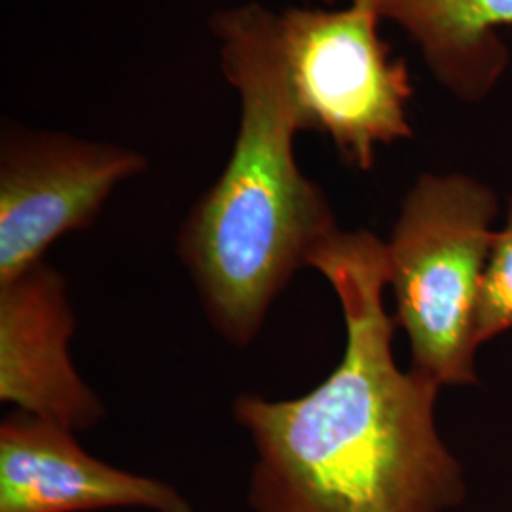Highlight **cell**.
<instances>
[{
  "instance_id": "6da1fadb",
  "label": "cell",
  "mask_w": 512,
  "mask_h": 512,
  "mask_svg": "<svg viewBox=\"0 0 512 512\" xmlns=\"http://www.w3.org/2000/svg\"><path fill=\"white\" fill-rule=\"evenodd\" d=\"M336 294L346 346L311 391L272 401L241 393L232 416L253 446V512H450L463 467L437 425L440 385L395 361L385 310V243L336 230L311 256Z\"/></svg>"
},
{
  "instance_id": "7a4b0ae2",
  "label": "cell",
  "mask_w": 512,
  "mask_h": 512,
  "mask_svg": "<svg viewBox=\"0 0 512 512\" xmlns=\"http://www.w3.org/2000/svg\"><path fill=\"white\" fill-rule=\"evenodd\" d=\"M224 76L241 103L219 179L183 220L177 255L222 340L247 348L277 296L338 230L329 198L294 156L302 131L279 44L277 14L258 2L215 14Z\"/></svg>"
},
{
  "instance_id": "3957f363",
  "label": "cell",
  "mask_w": 512,
  "mask_h": 512,
  "mask_svg": "<svg viewBox=\"0 0 512 512\" xmlns=\"http://www.w3.org/2000/svg\"><path fill=\"white\" fill-rule=\"evenodd\" d=\"M497 200L463 175H421L385 241L395 325L410 368L440 387L475 384L476 321L492 255Z\"/></svg>"
},
{
  "instance_id": "9c48e42d",
  "label": "cell",
  "mask_w": 512,
  "mask_h": 512,
  "mask_svg": "<svg viewBox=\"0 0 512 512\" xmlns=\"http://www.w3.org/2000/svg\"><path fill=\"white\" fill-rule=\"evenodd\" d=\"M512 329V203L505 226L495 232L482 283L476 340L478 346Z\"/></svg>"
},
{
  "instance_id": "30bf717a",
  "label": "cell",
  "mask_w": 512,
  "mask_h": 512,
  "mask_svg": "<svg viewBox=\"0 0 512 512\" xmlns=\"http://www.w3.org/2000/svg\"><path fill=\"white\" fill-rule=\"evenodd\" d=\"M329 2H332V0H329Z\"/></svg>"
},
{
  "instance_id": "8992f818",
  "label": "cell",
  "mask_w": 512,
  "mask_h": 512,
  "mask_svg": "<svg viewBox=\"0 0 512 512\" xmlns=\"http://www.w3.org/2000/svg\"><path fill=\"white\" fill-rule=\"evenodd\" d=\"M74 330L67 279L50 264L0 283V401L80 433L107 408L74 366Z\"/></svg>"
},
{
  "instance_id": "ba28073f",
  "label": "cell",
  "mask_w": 512,
  "mask_h": 512,
  "mask_svg": "<svg viewBox=\"0 0 512 512\" xmlns=\"http://www.w3.org/2000/svg\"><path fill=\"white\" fill-rule=\"evenodd\" d=\"M401 25L450 90L478 99L507 63L495 31L512 25V0H374Z\"/></svg>"
},
{
  "instance_id": "277c9868",
  "label": "cell",
  "mask_w": 512,
  "mask_h": 512,
  "mask_svg": "<svg viewBox=\"0 0 512 512\" xmlns=\"http://www.w3.org/2000/svg\"><path fill=\"white\" fill-rule=\"evenodd\" d=\"M374 0L344 10L287 8L279 44L300 128L327 135L346 164L368 171L384 145L412 137L408 67L378 33Z\"/></svg>"
},
{
  "instance_id": "52a82bcc",
  "label": "cell",
  "mask_w": 512,
  "mask_h": 512,
  "mask_svg": "<svg viewBox=\"0 0 512 512\" xmlns=\"http://www.w3.org/2000/svg\"><path fill=\"white\" fill-rule=\"evenodd\" d=\"M74 435L23 412L0 423V512H194L175 486L112 467Z\"/></svg>"
},
{
  "instance_id": "5b68a950",
  "label": "cell",
  "mask_w": 512,
  "mask_h": 512,
  "mask_svg": "<svg viewBox=\"0 0 512 512\" xmlns=\"http://www.w3.org/2000/svg\"><path fill=\"white\" fill-rule=\"evenodd\" d=\"M147 156L71 133L4 124L0 137V283L44 262L67 234L90 228Z\"/></svg>"
}]
</instances>
